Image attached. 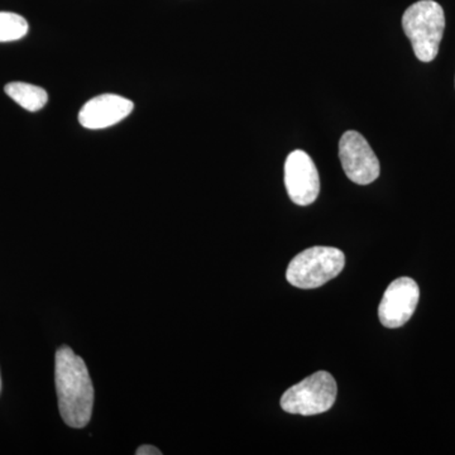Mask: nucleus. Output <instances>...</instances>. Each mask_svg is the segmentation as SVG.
<instances>
[{
    "label": "nucleus",
    "instance_id": "nucleus-1",
    "mask_svg": "<svg viewBox=\"0 0 455 455\" xmlns=\"http://www.w3.org/2000/svg\"><path fill=\"white\" fill-rule=\"evenodd\" d=\"M55 381L60 414L68 427L82 429L89 424L94 406V387L85 362L70 347L56 352Z\"/></svg>",
    "mask_w": 455,
    "mask_h": 455
},
{
    "label": "nucleus",
    "instance_id": "nucleus-2",
    "mask_svg": "<svg viewBox=\"0 0 455 455\" xmlns=\"http://www.w3.org/2000/svg\"><path fill=\"white\" fill-rule=\"evenodd\" d=\"M403 28L418 60L431 62L438 56L444 35V9L434 0L416 2L403 13Z\"/></svg>",
    "mask_w": 455,
    "mask_h": 455
},
{
    "label": "nucleus",
    "instance_id": "nucleus-3",
    "mask_svg": "<svg viewBox=\"0 0 455 455\" xmlns=\"http://www.w3.org/2000/svg\"><path fill=\"white\" fill-rule=\"evenodd\" d=\"M346 256L334 247L307 248L293 257L286 271V280L298 289L324 286L343 271Z\"/></svg>",
    "mask_w": 455,
    "mask_h": 455
},
{
    "label": "nucleus",
    "instance_id": "nucleus-4",
    "mask_svg": "<svg viewBox=\"0 0 455 455\" xmlns=\"http://www.w3.org/2000/svg\"><path fill=\"white\" fill-rule=\"evenodd\" d=\"M337 392L334 377L325 371H319L284 392L281 407L284 412L293 415L323 414L333 407Z\"/></svg>",
    "mask_w": 455,
    "mask_h": 455
},
{
    "label": "nucleus",
    "instance_id": "nucleus-5",
    "mask_svg": "<svg viewBox=\"0 0 455 455\" xmlns=\"http://www.w3.org/2000/svg\"><path fill=\"white\" fill-rule=\"evenodd\" d=\"M339 158L347 178L357 185H370L381 172L379 158L367 140L355 131H348L339 140Z\"/></svg>",
    "mask_w": 455,
    "mask_h": 455
},
{
    "label": "nucleus",
    "instance_id": "nucleus-6",
    "mask_svg": "<svg viewBox=\"0 0 455 455\" xmlns=\"http://www.w3.org/2000/svg\"><path fill=\"white\" fill-rule=\"evenodd\" d=\"M284 187L296 205H311L320 193L319 172L307 152L296 149L284 163Z\"/></svg>",
    "mask_w": 455,
    "mask_h": 455
},
{
    "label": "nucleus",
    "instance_id": "nucleus-7",
    "mask_svg": "<svg viewBox=\"0 0 455 455\" xmlns=\"http://www.w3.org/2000/svg\"><path fill=\"white\" fill-rule=\"evenodd\" d=\"M420 299V289L415 280L400 277L387 287L379 307V322L388 329L401 328L411 319Z\"/></svg>",
    "mask_w": 455,
    "mask_h": 455
},
{
    "label": "nucleus",
    "instance_id": "nucleus-8",
    "mask_svg": "<svg viewBox=\"0 0 455 455\" xmlns=\"http://www.w3.org/2000/svg\"><path fill=\"white\" fill-rule=\"evenodd\" d=\"M133 109L130 99L116 94L99 95L82 108L79 122L86 130H106L130 116Z\"/></svg>",
    "mask_w": 455,
    "mask_h": 455
},
{
    "label": "nucleus",
    "instance_id": "nucleus-9",
    "mask_svg": "<svg viewBox=\"0 0 455 455\" xmlns=\"http://www.w3.org/2000/svg\"><path fill=\"white\" fill-rule=\"evenodd\" d=\"M4 90L5 94L13 99L18 106L31 113L38 112L49 101V94H47L46 90L40 88V86L32 85V84L9 83L5 85Z\"/></svg>",
    "mask_w": 455,
    "mask_h": 455
},
{
    "label": "nucleus",
    "instance_id": "nucleus-10",
    "mask_svg": "<svg viewBox=\"0 0 455 455\" xmlns=\"http://www.w3.org/2000/svg\"><path fill=\"white\" fill-rule=\"evenodd\" d=\"M28 22L20 14L0 12V42L20 40L28 33Z\"/></svg>",
    "mask_w": 455,
    "mask_h": 455
},
{
    "label": "nucleus",
    "instance_id": "nucleus-11",
    "mask_svg": "<svg viewBox=\"0 0 455 455\" xmlns=\"http://www.w3.org/2000/svg\"><path fill=\"white\" fill-rule=\"evenodd\" d=\"M137 455H163V451L160 449L154 447V445H142L137 449Z\"/></svg>",
    "mask_w": 455,
    "mask_h": 455
},
{
    "label": "nucleus",
    "instance_id": "nucleus-12",
    "mask_svg": "<svg viewBox=\"0 0 455 455\" xmlns=\"http://www.w3.org/2000/svg\"><path fill=\"white\" fill-rule=\"evenodd\" d=\"M0 390H2V379H0Z\"/></svg>",
    "mask_w": 455,
    "mask_h": 455
}]
</instances>
